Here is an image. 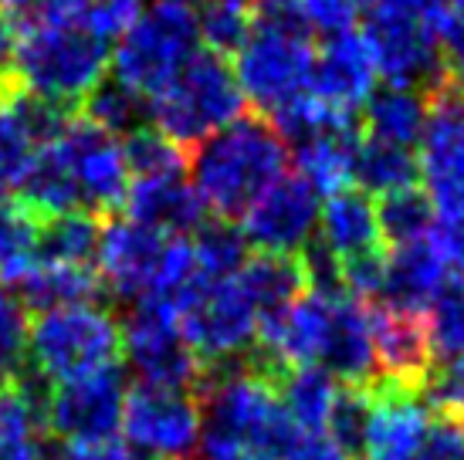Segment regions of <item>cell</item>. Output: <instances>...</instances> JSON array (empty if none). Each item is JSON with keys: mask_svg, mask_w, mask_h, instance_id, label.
Segmentation results:
<instances>
[{"mask_svg": "<svg viewBox=\"0 0 464 460\" xmlns=\"http://www.w3.org/2000/svg\"><path fill=\"white\" fill-rule=\"evenodd\" d=\"M288 169V142L261 115H241L214 132L190 156V183L204 210L224 224L245 217L247 206Z\"/></svg>", "mask_w": 464, "mask_h": 460, "instance_id": "6da1fadb", "label": "cell"}, {"mask_svg": "<svg viewBox=\"0 0 464 460\" xmlns=\"http://www.w3.org/2000/svg\"><path fill=\"white\" fill-rule=\"evenodd\" d=\"M112 64L109 41H99L62 21L27 14L11 54V81L17 91L52 105H82L105 81Z\"/></svg>", "mask_w": 464, "mask_h": 460, "instance_id": "7a4b0ae2", "label": "cell"}, {"mask_svg": "<svg viewBox=\"0 0 464 460\" xmlns=\"http://www.w3.org/2000/svg\"><path fill=\"white\" fill-rule=\"evenodd\" d=\"M315 44L295 0H255V24L234 54V78L247 105L275 115L309 91Z\"/></svg>", "mask_w": 464, "mask_h": 460, "instance_id": "3957f363", "label": "cell"}, {"mask_svg": "<svg viewBox=\"0 0 464 460\" xmlns=\"http://www.w3.org/2000/svg\"><path fill=\"white\" fill-rule=\"evenodd\" d=\"M245 95L227 58L197 52L180 75L146 102L150 129L180 149L200 146L245 115Z\"/></svg>", "mask_w": 464, "mask_h": 460, "instance_id": "277c9868", "label": "cell"}, {"mask_svg": "<svg viewBox=\"0 0 464 460\" xmlns=\"http://www.w3.org/2000/svg\"><path fill=\"white\" fill-rule=\"evenodd\" d=\"M122 332L102 305H68L38 311L27 325V366L48 383H75L119 366Z\"/></svg>", "mask_w": 464, "mask_h": 460, "instance_id": "5b68a950", "label": "cell"}, {"mask_svg": "<svg viewBox=\"0 0 464 460\" xmlns=\"http://www.w3.org/2000/svg\"><path fill=\"white\" fill-rule=\"evenodd\" d=\"M362 41L376 75L397 89H438L444 72V44L420 0H362Z\"/></svg>", "mask_w": 464, "mask_h": 460, "instance_id": "8992f818", "label": "cell"}, {"mask_svg": "<svg viewBox=\"0 0 464 460\" xmlns=\"http://www.w3.org/2000/svg\"><path fill=\"white\" fill-rule=\"evenodd\" d=\"M197 44L200 31L194 11L156 0L119 38L112 52V78L150 102L187 68V62L197 54Z\"/></svg>", "mask_w": 464, "mask_h": 460, "instance_id": "52a82bcc", "label": "cell"}, {"mask_svg": "<svg viewBox=\"0 0 464 460\" xmlns=\"http://www.w3.org/2000/svg\"><path fill=\"white\" fill-rule=\"evenodd\" d=\"M180 332L194 349L200 366H224L241 359L247 345L258 339L261 311L255 298L247 294L241 278H220V282H200L187 292L177 308Z\"/></svg>", "mask_w": 464, "mask_h": 460, "instance_id": "ba28073f", "label": "cell"}, {"mask_svg": "<svg viewBox=\"0 0 464 460\" xmlns=\"http://www.w3.org/2000/svg\"><path fill=\"white\" fill-rule=\"evenodd\" d=\"M417 169L438 224H464V91L444 81L427 99Z\"/></svg>", "mask_w": 464, "mask_h": 460, "instance_id": "9c48e42d", "label": "cell"}, {"mask_svg": "<svg viewBox=\"0 0 464 460\" xmlns=\"http://www.w3.org/2000/svg\"><path fill=\"white\" fill-rule=\"evenodd\" d=\"M119 332H122V352L140 376V383L183 389L197 397L204 366L183 339L180 319L173 308L156 305V302H136L126 321L119 325Z\"/></svg>", "mask_w": 464, "mask_h": 460, "instance_id": "30bf717a", "label": "cell"}, {"mask_svg": "<svg viewBox=\"0 0 464 460\" xmlns=\"http://www.w3.org/2000/svg\"><path fill=\"white\" fill-rule=\"evenodd\" d=\"M52 142L65 159L78 196V210L99 217V214H112L116 206H122L132 179L126 153H122V139L72 115V122Z\"/></svg>", "mask_w": 464, "mask_h": 460, "instance_id": "8fae6325", "label": "cell"}, {"mask_svg": "<svg viewBox=\"0 0 464 460\" xmlns=\"http://www.w3.org/2000/svg\"><path fill=\"white\" fill-rule=\"evenodd\" d=\"M122 430L136 454L183 460L200 440V403L194 393L136 383L126 389Z\"/></svg>", "mask_w": 464, "mask_h": 460, "instance_id": "7c38bea8", "label": "cell"}, {"mask_svg": "<svg viewBox=\"0 0 464 460\" xmlns=\"http://www.w3.org/2000/svg\"><path fill=\"white\" fill-rule=\"evenodd\" d=\"M323 196L312 190L298 173H285L275 187L261 193L241 217V237L258 254L298 257L312 244L319 227Z\"/></svg>", "mask_w": 464, "mask_h": 460, "instance_id": "4fadbf2b", "label": "cell"}, {"mask_svg": "<svg viewBox=\"0 0 464 460\" xmlns=\"http://www.w3.org/2000/svg\"><path fill=\"white\" fill-rule=\"evenodd\" d=\"M126 403V379L122 369H102L75 383L54 386L44 393V426L58 444H89L116 436Z\"/></svg>", "mask_w": 464, "mask_h": 460, "instance_id": "5bb4252c", "label": "cell"}, {"mask_svg": "<svg viewBox=\"0 0 464 460\" xmlns=\"http://www.w3.org/2000/svg\"><path fill=\"white\" fill-rule=\"evenodd\" d=\"M167 237L142 227L130 217H116L102 224L95 247V274L102 288L119 302H142L160 268Z\"/></svg>", "mask_w": 464, "mask_h": 460, "instance_id": "9a60e30c", "label": "cell"}, {"mask_svg": "<svg viewBox=\"0 0 464 460\" xmlns=\"http://www.w3.org/2000/svg\"><path fill=\"white\" fill-rule=\"evenodd\" d=\"M370 332H373L376 383L417 389L427 397V383L438 369L430 352L427 319L390 305L370 308Z\"/></svg>", "mask_w": 464, "mask_h": 460, "instance_id": "2e32d148", "label": "cell"}, {"mask_svg": "<svg viewBox=\"0 0 464 460\" xmlns=\"http://www.w3.org/2000/svg\"><path fill=\"white\" fill-rule=\"evenodd\" d=\"M430 426L424 393L403 386H370V420L360 460H413Z\"/></svg>", "mask_w": 464, "mask_h": 460, "instance_id": "e0dca14e", "label": "cell"}, {"mask_svg": "<svg viewBox=\"0 0 464 460\" xmlns=\"http://www.w3.org/2000/svg\"><path fill=\"white\" fill-rule=\"evenodd\" d=\"M376 64L362 34H343V38L323 41V52H315L312 64L309 95H315L333 112L353 115L370 102L376 91Z\"/></svg>", "mask_w": 464, "mask_h": 460, "instance_id": "ac0fdd59", "label": "cell"}, {"mask_svg": "<svg viewBox=\"0 0 464 460\" xmlns=\"http://www.w3.org/2000/svg\"><path fill=\"white\" fill-rule=\"evenodd\" d=\"M454 278V268L440 251L438 237L430 234L424 241L390 247L387 251V278H383V305L427 315V308L440 298Z\"/></svg>", "mask_w": 464, "mask_h": 460, "instance_id": "d6986e66", "label": "cell"}, {"mask_svg": "<svg viewBox=\"0 0 464 460\" xmlns=\"http://www.w3.org/2000/svg\"><path fill=\"white\" fill-rule=\"evenodd\" d=\"M122 206L126 217L163 237H187L190 230H200L207 214L194 183L187 179V169L160 177H132Z\"/></svg>", "mask_w": 464, "mask_h": 460, "instance_id": "ffe728a7", "label": "cell"}, {"mask_svg": "<svg viewBox=\"0 0 464 460\" xmlns=\"http://www.w3.org/2000/svg\"><path fill=\"white\" fill-rule=\"evenodd\" d=\"M315 234H319L315 244L333 257L335 268H343L356 257L387 251L383 234H380V220H376V200L356 187L325 196Z\"/></svg>", "mask_w": 464, "mask_h": 460, "instance_id": "44dd1931", "label": "cell"}, {"mask_svg": "<svg viewBox=\"0 0 464 460\" xmlns=\"http://www.w3.org/2000/svg\"><path fill=\"white\" fill-rule=\"evenodd\" d=\"M48 444L44 393L27 376L0 383V460H44Z\"/></svg>", "mask_w": 464, "mask_h": 460, "instance_id": "7402d4cb", "label": "cell"}, {"mask_svg": "<svg viewBox=\"0 0 464 460\" xmlns=\"http://www.w3.org/2000/svg\"><path fill=\"white\" fill-rule=\"evenodd\" d=\"M360 126L333 129L323 136L298 142L295 167L298 177L309 183L319 196H333L356 187V153H360Z\"/></svg>", "mask_w": 464, "mask_h": 460, "instance_id": "603a6c76", "label": "cell"}, {"mask_svg": "<svg viewBox=\"0 0 464 460\" xmlns=\"http://www.w3.org/2000/svg\"><path fill=\"white\" fill-rule=\"evenodd\" d=\"M17 288V302L27 311H52L68 305H92L102 282L95 274V264H62V261H34Z\"/></svg>", "mask_w": 464, "mask_h": 460, "instance_id": "cb8c5ba5", "label": "cell"}, {"mask_svg": "<svg viewBox=\"0 0 464 460\" xmlns=\"http://www.w3.org/2000/svg\"><path fill=\"white\" fill-rule=\"evenodd\" d=\"M427 126V95L417 89H397L383 85L362 105V129L366 139L413 149Z\"/></svg>", "mask_w": 464, "mask_h": 460, "instance_id": "d4e9b609", "label": "cell"}, {"mask_svg": "<svg viewBox=\"0 0 464 460\" xmlns=\"http://www.w3.org/2000/svg\"><path fill=\"white\" fill-rule=\"evenodd\" d=\"M339 386L329 372L305 366V369H285L275 383L278 403H282L285 417L292 420L298 436H319L329 430V417H333Z\"/></svg>", "mask_w": 464, "mask_h": 460, "instance_id": "484cf974", "label": "cell"}, {"mask_svg": "<svg viewBox=\"0 0 464 460\" xmlns=\"http://www.w3.org/2000/svg\"><path fill=\"white\" fill-rule=\"evenodd\" d=\"M142 11L146 0H38L31 7V14L72 24L99 41L122 38Z\"/></svg>", "mask_w": 464, "mask_h": 460, "instance_id": "4316f807", "label": "cell"}, {"mask_svg": "<svg viewBox=\"0 0 464 460\" xmlns=\"http://www.w3.org/2000/svg\"><path fill=\"white\" fill-rule=\"evenodd\" d=\"M241 284L247 294L255 298L261 319L278 315L282 308H288L298 294L309 288V271L302 257H271V254H255L245 261V268L237 271Z\"/></svg>", "mask_w": 464, "mask_h": 460, "instance_id": "83f0119b", "label": "cell"}, {"mask_svg": "<svg viewBox=\"0 0 464 460\" xmlns=\"http://www.w3.org/2000/svg\"><path fill=\"white\" fill-rule=\"evenodd\" d=\"M420 179L413 149H400L387 142L362 139L356 153V190L370 196H390V193L411 190Z\"/></svg>", "mask_w": 464, "mask_h": 460, "instance_id": "f1b7e54d", "label": "cell"}, {"mask_svg": "<svg viewBox=\"0 0 464 460\" xmlns=\"http://www.w3.org/2000/svg\"><path fill=\"white\" fill-rule=\"evenodd\" d=\"M99 217L85 210L41 217L38 227V261H62V264H95L99 247Z\"/></svg>", "mask_w": 464, "mask_h": 460, "instance_id": "f546056e", "label": "cell"}, {"mask_svg": "<svg viewBox=\"0 0 464 460\" xmlns=\"http://www.w3.org/2000/svg\"><path fill=\"white\" fill-rule=\"evenodd\" d=\"M38 214L0 196V284H17L38 261Z\"/></svg>", "mask_w": 464, "mask_h": 460, "instance_id": "4dcf8cb0", "label": "cell"}, {"mask_svg": "<svg viewBox=\"0 0 464 460\" xmlns=\"http://www.w3.org/2000/svg\"><path fill=\"white\" fill-rule=\"evenodd\" d=\"M376 220H380L383 244H390V247L424 241V237H430L434 227H438L434 206H430V200L424 196V190H417V187L390 193V196H380V200H376Z\"/></svg>", "mask_w": 464, "mask_h": 460, "instance_id": "1f68e13d", "label": "cell"}, {"mask_svg": "<svg viewBox=\"0 0 464 460\" xmlns=\"http://www.w3.org/2000/svg\"><path fill=\"white\" fill-rule=\"evenodd\" d=\"M255 24V0H207L197 31L210 54H237V48L247 41Z\"/></svg>", "mask_w": 464, "mask_h": 460, "instance_id": "d6a6232c", "label": "cell"}, {"mask_svg": "<svg viewBox=\"0 0 464 460\" xmlns=\"http://www.w3.org/2000/svg\"><path fill=\"white\" fill-rule=\"evenodd\" d=\"M427 335L434 362H454L464 356V274H454L440 298L427 308Z\"/></svg>", "mask_w": 464, "mask_h": 460, "instance_id": "836d02e7", "label": "cell"}, {"mask_svg": "<svg viewBox=\"0 0 464 460\" xmlns=\"http://www.w3.org/2000/svg\"><path fill=\"white\" fill-rule=\"evenodd\" d=\"M82 109H85V122L116 136V139L119 136L126 139L130 132H136L142 115H146V102L140 95H132L130 89H122L116 78H105L102 85L82 102Z\"/></svg>", "mask_w": 464, "mask_h": 460, "instance_id": "e575fe53", "label": "cell"}, {"mask_svg": "<svg viewBox=\"0 0 464 460\" xmlns=\"http://www.w3.org/2000/svg\"><path fill=\"white\" fill-rule=\"evenodd\" d=\"M194 254H197V271L204 282H220V278H234L245 268L247 261V244L241 237V230L220 224H204L194 237Z\"/></svg>", "mask_w": 464, "mask_h": 460, "instance_id": "d590c367", "label": "cell"}, {"mask_svg": "<svg viewBox=\"0 0 464 460\" xmlns=\"http://www.w3.org/2000/svg\"><path fill=\"white\" fill-rule=\"evenodd\" d=\"M122 153H126V167L130 177H160V173H183L187 169V156L180 146L163 139L156 129L140 126L122 139Z\"/></svg>", "mask_w": 464, "mask_h": 460, "instance_id": "8d00e7d4", "label": "cell"}, {"mask_svg": "<svg viewBox=\"0 0 464 460\" xmlns=\"http://www.w3.org/2000/svg\"><path fill=\"white\" fill-rule=\"evenodd\" d=\"M366 420H370V386H339V397H335L325 436L335 440L346 454L362 457Z\"/></svg>", "mask_w": 464, "mask_h": 460, "instance_id": "74e56055", "label": "cell"}, {"mask_svg": "<svg viewBox=\"0 0 464 460\" xmlns=\"http://www.w3.org/2000/svg\"><path fill=\"white\" fill-rule=\"evenodd\" d=\"M27 308L0 284V383L24 376L27 366Z\"/></svg>", "mask_w": 464, "mask_h": 460, "instance_id": "f35d334b", "label": "cell"}, {"mask_svg": "<svg viewBox=\"0 0 464 460\" xmlns=\"http://www.w3.org/2000/svg\"><path fill=\"white\" fill-rule=\"evenodd\" d=\"M295 11L312 38H343L356 31L360 0H295Z\"/></svg>", "mask_w": 464, "mask_h": 460, "instance_id": "ab89813d", "label": "cell"}, {"mask_svg": "<svg viewBox=\"0 0 464 460\" xmlns=\"http://www.w3.org/2000/svg\"><path fill=\"white\" fill-rule=\"evenodd\" d=\"M413 460H464V423L451 413H430V426Z\"/></svg>", "mask_w": 464, "mask_h": 460, "instance_id": "60d3db41", "label": "cell"}, {"mask_svg": "<svg viewBox=\"0 0 464 460\" xmlns=\"http://www.w3.org/2000/svg\"><path fill=\"white\" fill-rule=\"evenodd\" d=\"M427 397L434 399V409L451 413L464 423V356L434 369L427 383Z\"/></svg>", "mask_w": 464, "mask_h": 460, "instance_id": "b9f144b4", "label": "cell"}, {"mask_svg": "<svg viewBox=\"0 0 464 460\" xmlns=\"http://www.w3.org/2000/svg\"><path fill=\"white\" fill-rule=\"evenodd\" d=\"M44 460H140V454L119 440V436H105V440H89V444H48V457Z\"/></svg>", "mask_w": 464, "mask_h": 460, "instance_id": "7bdbcfd3", "label": "cell"}, {"mask_svg": "<svg viewBox=\"0 0 464 460\" xmlns=\"http://www.w3.org/2000/svg\"><path fill=\"white\" fill-rule=\"evenodd\" d=\"M440 44H454L464 34V0H420Z\"/></svg>", "mask_w": 464, "mask_h": 460, "instance_id": "ee69618b", "label": "cell"}, {"mask_svg": "<svg viewBox=\"0 0 464 460\" xmlns=\"http://www.w3.org/2000/svg\"><path fill=\"white\" fill-rule=\"evenodd\" d=\"M285 460H349V454L325 434L319 436H298V444L288 450Z\"/></svg>", "mask_w": 464, "mask_h": 460, "instance_id": "f6af8a7d", "label": "cell"}, {"mask_svg": "<svg viewBox=\"0 0 464 460\" xmlns=\"http://www.w3.org/2000/svg\"><path fill=\"white\" fill-rule=\"evenodd\" d=\"M14 38H17V31H14L11 21L0 14V81H4V78H7V72H11Z\"/></svg>", "mask_w": 464, "mask_h": 460, "instance_id": "bcb514c9", "label": "cell"}, {"mask_svg": "<svg viewBox=\"0 0 464 460\" xmlns=\"http://www.w3.org/2000/svg\"><path fill=\"white\" fill-rule=\"evenodd\" d=\"M451 48V68H454V85L464 91V34L454 44H448Z\"/></svg>", "mask_w": 464, "mask_h": 460, "instance_id": "7dc6e473", "label": "cell"}, {"mask_svg": "<svg viewBox=\"0 0 464 460\" xmlns=\"http://www.w3.org/2000/svg\"><path fill=\"white\" fill-rule=\"evenodd\" d=\"M38 0H0V14H31Z\"/></svg>", "mask_w": 464, "mask_h": 460, "instance_id": "c3c4849f", "label": "cell"}, {"mask_svg": "<svg viewBox=\"0 0 464 460\" xmlns=\"http://www.w3.org/2000/svg\"><path fill=\"white\" fill-rule=\"evenodd\" d=\"M163 4H177V7H194V4H207V0H163Z\"/></svg>", "mask_w": 464, "mask_h": 460, "instance_id": "681fc988", "label": "cell"}, {"mask_svg": "<svg viewBox=\"0 0 464 460\" xmlns=\"http://www.w3.org/2000/svg\"><path fill=\"white\" fill-rule=\"evenodd\" d=\"M183 460H194V457H183Z\"/></svg>", "mask_w": 464, "mask_h": 460, "instance_id": "f907efd6", "label": "cell"}]
</instances>
